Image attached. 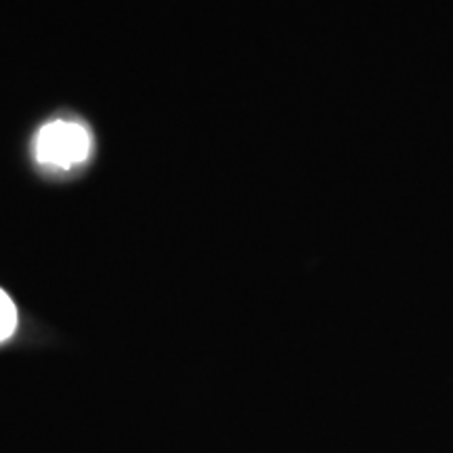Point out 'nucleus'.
<instances>
[{
  "label": "nucleus",
  "instance_id": "obj_2",
  "mask_svg": "<svg viewBox=\"0 0 453 453\" xmlns=\"http://www.w3.org/2000/svg\"><path fill=\"white\" fill-rule=\"evenodd\" d=\"M17 327V309L7 292L0 288V342L13 336Z\"/></svg>",
  "mask_w": 453,
  "mask_h": 453
},
{
  "label": "nucleus",
  "instance_id": "obj_1",
  "mask_svg": "<svg viewBox=\"0 0 453 453\" xmlns=\"http://www.w3.org/2000/svg\"><path fill=\"white\" fill-rule=\"evenodd\" d=\"M90 154V134L78 122L55 120L38 133V162L55 168H70L81 164Z\"/></svg>",
  "mask_w": 453,
  "mask_h": 453
}]
</instances>
